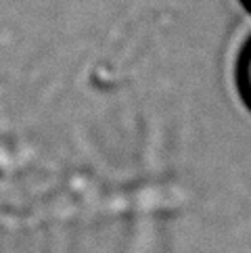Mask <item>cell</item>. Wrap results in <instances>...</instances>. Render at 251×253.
<instances>
[{
  "mask_svg": "<svg viewBox=\"0 0 251 253\" xmlns=\"http://www.w3.org/2000/svg\"><path fill=\"white\" fill-rule=\"evenodd\" d=\"M241 4H243V6L247 8V11L251 13V0H241Z\"/></svg>",
  "mask_w": 251,
  "mask_h": 253,
  "instance_id": "7a4b0ae2",
  "label": "cell"
},
{
  "mask_svg": "<svg viewBox=\"0 0 251 253\" xmlns=\"http://www.w3.org/2000/svg\"><path fill=\"white\" fill-rule=\"evenodd\" d=\"M235 82H237V90L241 98H243V103L251 111V36L239 50L237 65H235Z\"/></svg>",
  "mask_w": 251,
  "mask_h": 253,
  "instance_id": "6da1fadb",
  "label": "cell"
}]
</instances>
